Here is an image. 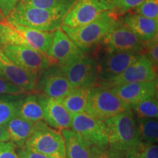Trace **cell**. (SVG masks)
<instances>
[{"label": "cell", "instance_id": "cell-9", "mask_svg": "<svg viewBox=\"0 0 158 158\" xmlns=\"http://www.w3.org/2000/svg\"><path fill=\"white\" fill-rule=\"evenodd\" d=\"M70 127L86 139L92 147H108L107 128L105 122L84 111L73 116Z\"/></svg>", "mask_w": 158, "mask_h": 158}, {"label": "cell", "instance_id": "cell-2", "mask_svg": "<svg viewBox=\"0 0 158 158\" xmlns=\"http://www.w3.org/2000/svg\"><path fill=\"white\" fill-rule=\"evenodd\" d=\"M118 22L119 20L114 11H107L85 25L78 27L62 25L61 29L81 50L87 52L101 43Z\"/></svg>", "mask_w": 158, "mask_h": 158}, {"label": "cell", "instance_id": "cell-12", "mask_svg": "<svg viewBox=\"0 0 158 158\" xmlns=\"http://www.w3.org/2000/svg\"><path fill=\"white\" fill-rule=\"evenodd\" d=\"M102 43L107 52L129 51L143 54L144 48V42L138 39L121 20L104 37Z\"/></svg>", "mask_w": 158, "mask_h": 158}, {"label": "cell", "instance_id": "cell-25", "mask_svg": "<svg viewBox=\"0 0 158 158\" xmlns=\"http://www.w3.org/2000/svg\"><path fill=\"white\" fill-rule=\"evenodd\" d=\"M136 126L141 141L156 143L158 138V122L157 118H138Z\"/></svg>", "mask_w": 158, "mask_h": 158}, {"label": "cell", "instance_id": "cell-22", "mask_svg": "<svg viewBox=\"0 0 158 158\" xmlns=\"http://www.w3.org/2000/svg\"><path fill=\"white\" fill-rule=\"evenodd\" d=\"M19 26L28 46L45 54L50 47L52 39V31H40L24 26Z\"/></svg>", "mask_w": 158, "mask_h": 158}, {"label": "cell", "instance_id": "cell-34", "mask_svg": "<svg viewBox=\"0 0 158 158\" xmlns=\"http://www.w3.org/2000/svg\"><path fill=\"white\" fill-rule=\"evenodd\" d=\"M94 158H125L123 153L108 148L93 147Z\"/></svg>", "mask_w": 158, "mask_h": 158}, {"label": "cell", "instance_id": "cell-7", "mask_svg": "<svg viewBox=\"0 0 158 158\" xmlns=\"http://www.w3.org/2000/svg\"><path fill=\"white\" fill-rule=\"evenodd\" d=\"M60 68L72 89L92 88L95 86L98 74L97 62L84 53Z\"/></svg>", "mask_w": 158, "mask_h": 158}, {"label": "cell", "instance_id": "cell-32", "mask_svg": "<svg viewBox=\"0 0 158 158\" xmlns=\"http://www.w3.org/2000/svg\"><path fill=\"white\" fill-rule=\"evenodd\" d=\"M143 0H110L116 14H124L135 8Z\"/></svg>", "mask_w": 158, "mask_h": 158}, {"label": "cell", "instance_id": "cell-1", "mask_svg": "<svg viewBox=\"0 0 158 158\" xmlns=\"http://www.w3.org/2000/svg\"><path fill=\"white\" fill-rule=\"evenodd\" d=\"M67 12L66 9L40 8L19 3L5 20L36 30L54 31L61 28Z\"/></svg>", "mask_w": 158, "mask_h": 158}, {"label": "cell", "instance_id": "cell-17", "mask_svg": "<svg viewBox=\"0 0 158 158\" xmlns=\"http://www.w3.org/2000/svg\"><path fill=\"white\" fill-rule=\"evenodd\" d=\"M0 70L3 76L26 92L33 90L35 87L38 76L31 73L29 71L21 68L8 57L0 49Z\"/></svg>", "mask_w": 158, "mask_h": 158}, {"label": "cell", "instance_id": "cell-4", "mask_svg": "<svg viewBox=\"0 0 158 158\" xmlns=\"http://www.w3.org/2000/svg\"><path fill=\"white\" fill-rule=\"evenodd\" d=\"M131 109L110 90L103 86H94L91 88L85 112L102 122L116 114Z\"/></svg>", "mask_w": 158, "mask_h": 158}, {"label": "cell", "instance_id": "cell-37", "mask_svg": "<svg viewBox=\"0 0 158 158\" xmlns=\"http://www.w3.org/2000/svg\"><path fill=\"white\" fill-rule=\"evenodd\" d=\"M17 154L20 158H52L25 147L20 148V149L17 152Z\"/></svg>", "mask_w": 158, "mask_h": 158}, {"label": "cell", "instance_id": "cell-30", "mask_svg": "<svg viewBox=\"0 0 158 158\" xmlns=\"http://www.w3.org/2000/svg\"><path fill=\"white\" fill-rule=\"evenodd\" d=\"M133 12L158 21V0H143L133 9Z\"/></svg>", "mask_w": 158, "mask_h": 158}, {"label": "cell", "instance_id": "cell-33", "mask_svg": "<svg viewBox=\"0 0 158 158\" xmlns=\"http://www.w3.org/2000/svg\"><path fill=\"white\" fill-rule=\"evenodd\" d=\"M26 92L22 88L19 87L13 83L9 81L3 76H0V94H10V95H20Z\"/></svg>", "mask_w": 158, "mask_h": 158}, {"label": "cell", "instance_id": "cell-35", "mask_svg": "<svg viewBox=\"0 0 158 158\" xmlns=\"http://www.w3.org/2000/svg\"><path fill=\"white\" fill-rule=\"evenodd\" d=\"M0 158H20L11 141L0 142Z\"/></svg>", "mask_w": 158, "mask_h": 158}, {"label": "cell", "instance_id": "cell-13", "mask_svg": "<svg viewBox=\"0 0 158 158\" xmlns=\"http://www.w3.org/2000/svg\"><path fill=\"white\" fill-rule=\"evenodd\" d=\"M157 70L143 54L130 64L122 73L114 77L103 86L112 87L129 83L152 81L157 80Z\"/></svg>", "mask_w": 158, "mask_h": 158}, {"label": "cell", "instance_id": "cell-16", "mask_svg": "<svg viewBox=\"0 0 158 158\" xmlns=\"http://www.w3.org/2000/svg\"><path fill=\"white\" fill-rule=\"evenodd\" d=\"M110 89L118 98L130 106L145 99L157 96V81L129 83Z\"/></svg>", "mask_w": 158, "mask_h": 158}, {"label": "cell", "instance_id": "cell-6", "mask_svg": "<svg viewBox=\"0 0 158 158\" xmlns=\"http://www.w3.org/2000/svg\"><path fill=\"white\" fill-rule=\"evenodd\" d=\"M107 11H114L110 0H77L65 13L62 25L81 27L92 22Z\"/></svg>", "mask_w": 158, "mask_h": 158}, {"label": "cell", "instance_id": "cell-11", "mask_svg": "<svg viewBox=\"0 0 158 158\" xmlns=\"http://www.w3.org/2000/svg\"><path fill=\"white\" fill-rule=\"evenodd\" d=\"M84 53L60 28L52 31L50 47L45 55L50 66L62 68Z\"/></svg>", "mask_w": 158, "mask_h": 158}, {"label": "cell", "instance_id": "cell-38", "mask_svg": "<svg viewBox=\"0 0 158 158\" xmlns=\"http://www.w3.org/2000/svg\"><path fill=\"white\" fill-rule=\"evenodd\" d=\"M10 137L5 125H0V142L9 141Z\"/></svg>", "mask_w": 158, "mask_h": 158}, {"label": "cell", "instance_id": "cell-5", "mask_svg": "<svg viewBox=\"0 0 158 158\" xmlns=\"http://www.w3.org/2000/svg\"><path fill=\"white\" fill-rule=\"evenodd\" d=\"M23 147L52 158H65V144L62 133L50 127L43 121L37 122L36 129Z\"/></svg>", "mask_w": 158, "mask_h": 158}, {"label": "cell", "instance_id": "cell-14", "mask_svg": "<svg viewBox=\"0 0 158 158\" xmlns=\"http://www.w3.org/2000/svg\"><path fill=\"white\" fill-rule=\"evenodd\" d=\"M35 88L44 95L57 100H62L72 90L62 70L56 66H49L43 71Z\"/></svg>", "mask_w": 158, "mask_h": 158}, {"label": "cell", "instance_id": "cell-24", "mask_svg": "<svg viewBox=\"0 0 158 158\" xmlns=\"http://www.w3.org/2000/svg\"><path fill=\"white\" fill-rule=\"evenodd\" d=\"M17 115L34 123L43 121V108L37 95L30 94L21 100Z\"/></svg>", "mask_w": 158, "mask_h": 158}, {"label": "cell", "instance_id": "cell-21", "mask_svg": "<svg viewBox=\"0 0 158 158\" xmlns=\"http://www.w3.org/2000/svg\"><path fill=\"white\" fill-rule=\"evenodd\" d=\"M90 89L91 88L74 89L60 100L73 116L85 111Z\"/></svg>", "mask_w": 158, "mask_h": 158}, {"label": "cell", "instance_id": "cell-28", "mask_svg": "<svg viewBox=\"0 0 158 158\" xmlns=\"http://www.w3.org/2000/svg\"><path fill=\"white\" fill-rule=\"evenodd\" d=\"M76 1L77 0H21L19 3L40 8H62L68 10Z\"/></svg>", "mask_w": 158, "mask_h": 158}, {"label": "cell", "instance_id": "cell-15", "mask_svg": "<svg viewBox=\"0 0 158 158\" xmlns=\"http://www.w3.org/2000/svg\"><path fill=\"white\" fill-rule=\"evenodd\" d=\"M37 99L43 108V120L49 127L59 130L70 128L73 116L60 100L49 98L44 94H40Z\"/></svg>", "mask_w": 158, "mask_h": 158}, {"label": "cell", "instance_id": "cell-36", "mask_svg": "<svg viewBox=\"0 0 158 158\" xmlns=\"http://www.w3.org/2000/svg\"><path fill=\"white\" fill-rule=\"evenodd\" d=\"M21 0H0V13L6 19Z\"/></svg>", "mask_w": 158, "mask_h": 158}, {"label": "cell", "instance_id": "cell-19", "mask_svg": "<svg viewBox=\"0 0 158 158\" xmlns=\"http://www.w3.org/2000/svg\"><path fill=\"white\" fill-rule=\"evenodd\" d=\"M62 134L65 144V158H94L93 147L74 130L64 129Z\"/></svg>", "mask_w": 158, "mask_h": 158}, {"label": "cell", "instance_id": "cell-18", "mask_svg": "<svg viewBox=\"0 0 158 158\" xmlns=\"http://www.w3.org/2000/svg\"><path fill=\"white\" fill-rule=\"evenodd\" d=\"M121 21L142 42H147L157 35V20L132 12L124 15Z\"/></svg>", "mask_w": 158, "mask_h": 158}, {"label": "cell", "instance_id": "cell-23", "mask_svg": "<svg viewBox=\"0 0 158 158\" xmlns=\"http://www.w3.org/2000/svg\"><path fill=\"white\" fill-rule=\"evenodd\" d=\"M7 45L28 46L20 26L2 20L0 21V47Z\"/></svg>", "mask_w": 158, "mask_h": 158}, {"label": "cell", "instance_id": "cell-31", "mask_svg": "<svg viewBox=\"0 0 158 158\" xmlns=\"http://www.w3.org/2000/svg\"><path fill=\"white\" fill-rule=\"evenodd\" d=\"M143 53L157 70L158 64V39L157 35L147 42H144Z\"/></svg>", "mask_w": 158, "mask_h": 158}, {"label": "cell", "instance_id": "cell-26", "mask_svg": "<svg viewBox=\"0 0 158 158\" xmlns=\"http://www.w3.org/2000/svg\"><path fill=\"white\" fill-rule=\"evenodd\" d=\"M138 118H157L158 102L157 96L152 97L130 106Z\"/></svg>", "mask_w": 158, "mask_h": 158}, {"label": "cell", "instance_id": "cell-3", "mask_svg": "<svg viewBox=\"0 0 158 158\" xmlns=\"http://www.w3.org/2000/svg\"><path fill=\"white\" fill-rule=\"evenodd\" d=\"M105 124L109 149L125 154L142 143L131 109L112 116Z\"/></svg>", "mask_w": 158, "mask_h": 158}, {"label": "cell", "instance_id": "cell-10", "mask_svg": "<svg viewBox=\"0 0 158 158\" xmlns=\"http://www.w3.org/2000/svg\"><path fill=\"white\" fill-rule=\"evenodd\" d=\"M141 54L129 51L107 52L97 64L96 86H104L106 83L135 62Z\"/></svg>", "mask_w": 158, "mask_h": 158}, {"label": "cell", "instance_id": "cell-8", "mask_svg": "<svg viewBox=\"0 0 158 158\" xmlns=\"http://www.w3.org/2000/svg\"><path fill=\"white\" fill-rule=\"evenodd\" d=\"M7 57L21 68L39 76L50 66L43 53L25 45H7L0 47Z\"/></svg>", "mask_w": 158, "mask_h": 158}, {"label": "cell", "instance_id": "cell-39", "mask_svg": "<svg viewBox=\"0 0 158 158\" xmlns=\"http://www.w3.org/2000/svg\"><path fill=\"white\" fill-rule=\"evenodd\" d=\"M0 76H3V75H2V72H1V70H0Z\"/></svg>", "mask_w": 158, "mask_h": 158}, {"label": "cell", "instance_id": "cell-27", "mask_svg": "<svg viewBox=\"0 0 158 158\" xmlns=\"http://www.w3.org/2000/svg\"><path fill=\"white\" fill-rule=\"evenodd\" d=\"M21 100L0 98V125H5L12 118L18 114Z\"/></svg>", "mask_w": 158, "mask_h": 158}, {"label": "cell", "instance_id": "cell-29", "mask_svg": "<svg viewBox=\"0 0 158 158\" xmlns=\"http://www.w3.org/2000/svg\"><path fill=\"white\" fill-rule=\"evenodd\" d=\"M124 155L125 158H158L157 145L142 142L135 149Z\"/></svg>", "mask_w": 158, "mask_h": 158}, {"label": "cell", "instance_id": "cell-20", "mask_svg": "<svg viewBox=\"0 0 158 158\" xmlns=\"http://www.w3.org/2000/svg\"><path fill=\"white\" fill-rule=\"evenodd\" d=\"M37 123L28 121L18 115L15 116L5 125L8 133L10 141L15 147H23L36 129Z\"/></svg>", "mask_w": 158, "mask_h": 158}]
</instances>
